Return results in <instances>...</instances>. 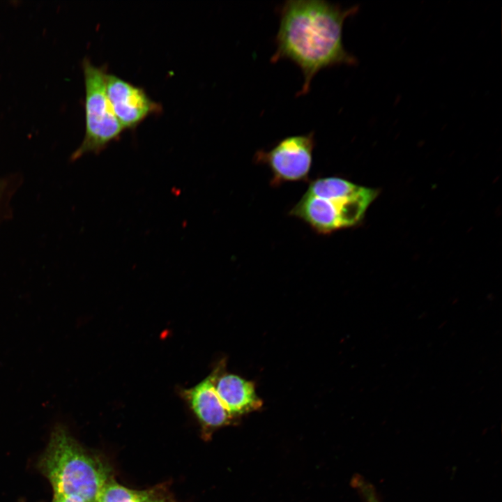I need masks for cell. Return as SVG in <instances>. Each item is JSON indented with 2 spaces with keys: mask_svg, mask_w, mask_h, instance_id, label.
I'll list each match as a JSON object with an SVG mask.
<instances>
[{
  "mask_svg": "<svg viewBox=\"0 0 502 502\" xmlns=\"http://www.w3.org/2000/svg\"><path fill=\"white\" fill-rule=\"evenodd\" d=\"M377 192L339 176L312 180L289 211L320 235L354 227L361 222Z\"/></svg>",
  "mask_w": 502,
  "mask_h": 502,
  "instance_id": "cell-2",
  "label": "cell"
},
{
  "mask_svg": "<svg viewBox=\"0 0 502 502\" xmlns=\"http://www.w3.org/2000/svg\"><path fill=\"white\" fill-rule=\"evenodd\" d=\"M53 502H86L82 498L76 495H54Z\"/></svg>",
  "mask_w": 502,
  "mask_h": 502,
  "instance_id": "cell-11",
  "label": "cell"
},
{
  "mask_svg": "<svg viewBox=\"0 0 502 502\" xmlns=\"http://www.w3.org/2000/svg\"><path fill=\"white\" fill-rule=\"evenodd\" d=\"M316 142L314 132L284 137L268 150L256 151L253 160L268 167L270 184L278 187L288 182L306 181L312 166Z\"/></svg>",
  "mask_w": 502,
  "mask_h": 502,
  "instance_id": "cell-5",
  "label": "cell"
},
{
  "mask_svg": "<svg viewBox=\"0 0 502 502\" xmlns=\"http://www.w3.org/2000/svg\"><path fill=\"white\" fill-rule=\"evenodd\" d=\"M359 10L324 0H288L277 7L280 22L271 63L289 60L301 70L303 84L296 96L310 90L321 70L340 65L356 66L357 59L342 42L345 20Z\"/></svg>",
  "mask_w": 502,
  "mask_h": 502,
  "instance_id": "cell-1",
  "label": "cell"
},
{
  "mask_svg": "<svg viewBox=\"0 0 502 502\" xmlns=\"http://www.w3.org/2000/svg\"><path fill=\"white\" fill-rule=\"evenodd\" d=\"M358 485L360 490L362 492L366 502H380L374 488L372 485L360 480H358Z\"/></svg>",
  "mask_w": 502,
  "mask_h": 502,
  "instance_id": "cell-10",
  "label": "cell"
},
{
  "mask_svg": "<svg viewBox=\"0 0 502 502\" xmlns=\"http://www.w3.org/2000/svg\"><path fill=\"white\" fill-rule=\"evenodd\" d=\"M85 98V133L71 155L75 160L92 153H100L124 130L114 114L106 91V67L94 66L88 58L82 63Z\"/></svg>",
  "mask_w": 502,
  "mask_h": 502,
  "instance_id": "cell-4",
  "label": "cell"
},
{
  "mask_svg": "<svg viewBox=\"0 0 502 502\" xmlns=\"http://www.w3.org/2000/svg\"><path fill=\"white\" fill-rule=\"evenodd\" d=\"M107 96L114 114L123 129H135L149 116L160 112L161 105L148 96L144 89L107 73Z\"/></svg>",
  "mask_w": 502,
  "mask_h": 502,
  "instance_id": "cell-6",
  "label": "cell"
},
{
  "mask_svg": "<svg viewBox=\"0 0 502 502\" xmlns=\"http://www.w3.org/2000/svg\"><path fill=\"white\" fill-rule=\"evenodd\" d=\"M5 190H6V183L3 181L0 180V202L2 199Z\"/></svg>",
  "mask_w": 502,
  "mask_h": 502,
  "instance_id": "cell-12",
  "label": "cell"
},
{
  "mask_svg": "<svg viewBox=\"0 0 502 502\" xmlns=\"http://www.w3.org/2000/svg\"><path fill=\"white\" fill-rule=\"evenodd\" d=\"M220 367L195 386L182 391L199 420L205 425L218 427L229 422L232 416L227 411L215 390V383Z\"/></svg>",
  "mask_w": 502,
  "mask_h": 502,
  "instance_id": "cell-7",
  "label": "cell"
},
{
  "mask_svg": "<svg viewBox=\"0 0 502 502\" xmlns=\"http://www.w3.org/2000/svg\"><path fill=\"white\" fill-rule=\"evenodd\" d=\"M43 464L54 495H76L86 502H97L107 482L100 463L87 455L61 425L51 435Z\"/></svg>",
  "mask_w": 502,
  "mask_h": 502,
  "instance_id": "cell-3",
  "label": "cell"
},
{
  "mask_svg": "<svg viewBox=\"0 0 502 502\" xmlns=\"http://www.w3.org/2000/svg\"><path fill=\"white\" fill-rule=\"evenodd\" d=\"M97 502H172L156 490H133L114 482H107Z\"/></svg>",
  "mask_w": 502,
  "mask_h": 502,
  "instance_id": "cell-9",
  "label": "cell"
},
{
  "mask_svg": "<svg viewBox=\"0 0 502 502\" xmlns=\"http://www.w3.org/2000/svg\"><path fill=\"white\" fill-rule=\"evenodd\" d=\"M215 387L219 398L232 417L250 413L262 406L254 383L236 374H220V372Z\"/></svg>",
  "mask_w": 502,
  "mask_h": 502,
  "instance_id": "cell-8",
  "label": "cell"
}]
</instances>
